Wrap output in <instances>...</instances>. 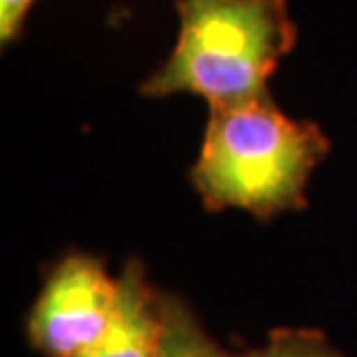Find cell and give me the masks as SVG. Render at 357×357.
<instances>
[{"instance_id":"7a4b0ae2","label":"cell","mask_w":357,"mask_h":357,"mask_svg":"<svg viewBox=\"0 0 357 357\" xmlns=\"http://www.w3.org/2000/svg\"><path fill=\"white\" fill-rule=\"evenodd\" d=\"M176 47L144 82V96L195 93L209 107L265 96L297 42L285 0H176Z\"/></svg>"},{"instance_id":"5b68a950","label":"cell","mask_w":357,"mask_h":357,"mask_svg":"<svg viewBox=\"0 0 357 357\" xmlns=\"http://www.w3.org/2000/svg\"><path fill=\"white\" fill-rule=\"evenodd\" d=\"M162 346L160 357H234L213 344L197 318L178 297L162 295Z\"/></svg>"},{"instance_id":"52a82bcc","label":"cell","mask_w":357,"mask_h":357,"mask_svg":"<svg viewBox=\"0 0 357 357\" xmlns=\"http://www.w3.org/2000/svg\"><path fill=\"white\" fill-rule=\"evenodd\" d=\"M33 3L35 0H0V38H3V45H10V42L17 40Z\"/></svg>"},{"instance_id":"277c9868","label":"cell","mask_w":357,"mask_h":357,"mask_svg":"<svg viewBox=\"0 0 357 357\" xmlns=\"http://www.w3.org/2000/svg\"><path fill=\"white\" fill-rule=\"evenodd\" d=\"M162 325V295L149 285L144 267L132 260L119 276L109 325L79 357H160Z\"/></svg>"},{"instance_id":"3957f363","label":"cell","mask_w":357,"mask_h":357,"mask_svg":"<svg viewBox=\"0 0 357 357\" xmlns=\"http://www.w3.org/2000/svg\"><path fill=\"white\" fill-rule=\"evenodd\" d=\"M119 278L86 253H70L49 269L28 313V341L42 357H79L107 330Z\"/></svg>"},{"instance_id":"8992f818","label":"cell","mask_w":357,"mask_h":357,"mask_svg":"<svg viewBox=\"0 0 357 357\" xmlns=\"http://www.w3.org/2000/svg\"><path fill=\"white\" fill-rule=\"evenodd\" d=\"M239 357H341L327 344L323 334L306 330H278L269 337L267 346Z\"/></svg>"},{"instance_id":"6da1fadb","label":"cell","mask_w":357,"mask_h":357,"mask_svg":"<svg viewBox=\"0 0 357 357\" xmlns=\"http://www.w3.org/2000/svg\"><path fill=\"white\" fill-rule=\"evenodd\" d=\"M192 185L209 211L244 209L260 220L306 206V183L330 151L311 121L290 119L269 93L209 107Z\"/></svg>"}]
</instances>
